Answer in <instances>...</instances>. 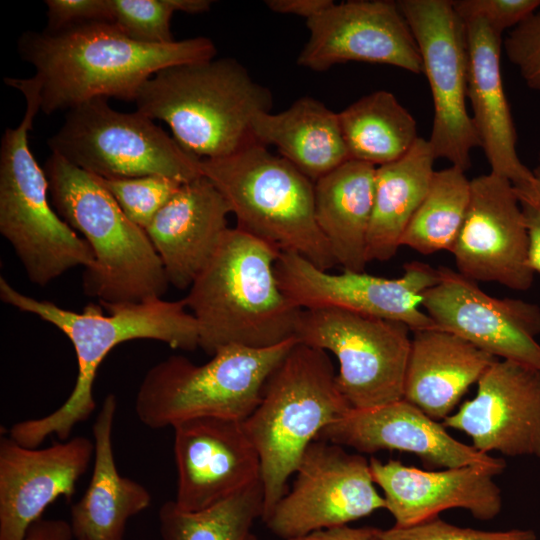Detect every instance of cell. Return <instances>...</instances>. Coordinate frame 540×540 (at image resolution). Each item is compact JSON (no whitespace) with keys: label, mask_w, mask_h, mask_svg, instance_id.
Wrapping results in <instances>:
<instances>
[{"label":"cell","mask_w":540,"mask_h":540,"mask_svg":"<svg viewBox=\"0 0 540 540\" xmlns=\"http://www.w3.org/2000/svg\"><path fill=\"white\" fill-rule=\"evenodd\" d=\"M31 64L40 111L71 110L95 98L135 101L142 85L161 69L215 58L213 41L197 36L168 44H146L107 21L87 22L49 33L26 31L18 39Z\"/></svg>","instance_id":"1"},{"label":"cell","mask_w":540,"mask_h":540,"mask_svg":"<svg viewBox=\"0 0 540 540\" xmlns=\"http://www.w3.org/2000/svg\"><path fill=\"white\" fill-rule=\"evenodd\" d=\"M1 300L16 309L36 315L59 329L73 345L77 377L66 401L52 413L17 422L9 436L18 444L37 448L49 436L68 440L72 430L86 421L96 408L93 385L97 370L117 345L136 339L166 343L174 349L194 351L199 347L197 322L183 299L138 303H88L81 312L39 300L15 289L0 278Z\"/></svg>","instance_id":"2"},{"label":"cell","mask_w":540,"mask_h":540,"mask_svg":"<svg viewBox=\"0 0 540 540\" xmlns=\"http://www.w3.org/2000/svg\"><path fill=\"white\" fill-rule=\"evenodd\" d=\"M280 253L238 227L226 230L184 298L205 353L212 356L229 345L268 348L295 339L302 309L278 282L275 264Z\"/></svg>","instance_id":"3"},{"label":"cell","mask_w":540,"mask_h":540,"mask_svg":"<svg viewBox=\"0 0 540 540\" xmlns=\"http://www.w3.org/2000/svg\"><path fill=\"white\" fill-rule=\"evenodd\" d=\"M270 90L233 58H212L165 67L135 99L136 111L165 122L173 138L199 159L231 155L257 143L252 120L270 111Z\"/></svg>","instance_id":"4"},{"label":"cell","mask_w":540,"mask_h":540,"mask_svg":"<svg viewBox=\"0 0 540 540\" xmlns=\"http://www.w3.org/2000/svg\"><path fill=\"white\" fill-rule=\"evenodd\" d=\"M44 171L56 213L94 254L83 273L85 295L99 303L162 299L170 285L146 231L134 224L96 177L51 153Z\"/></svg>","instance_id":"5"},{"label":"cell","mask_w":540,"mask_h":540,"mask_svg":"<svg viewBox=\"0 0 540 540\" xmlns=\"http://www.w3.org/2000/svg\"><path fill=\"white\" fill-rule=\"evenodd\" d=\"M350 408L328 353L296 341L267 378L259 404L243 421L261 463L264 521L287 492L307 447Z\"/></svg>","instance_id":"6"},{"label":"cell","mask_w":540,"mask_h":540,"mask_svg":"<svg viewBox=\"0 0 540 540\" xmlns=\"http://www.w3.org/2000/svg\"><path fill=\"white\" fill-rule=\"evenodd\" d=\"M4 81L24 95L26 110L1 139L0 232L27 278L44 287L74 267H91L95 258L84 238L52 209L46 173L29 147L28 133L40 111L36 87L29 78Z\"/></svg>","instance_id":"7"},{"label":"cell","mask_w":540,"mask_h":540,"mask_svg":"<svg viewBox=\"0 0 540 540\" xmlns=\"http://www.w3.org/2000/svg\"><path fill=\"white\" fill-rule=\"evenodd\" d=\"M202 176L225 198L237 227L328 271L337 265L314 211V183L259 143L201 159Z\"/></svg>","instance_id":"8"},{"label":"cell","mask_w":540,"mask_h":540,"mask_svg":"<svg viewBox=\"0 0 540 540\" xmlns=\"http://www.w3.org/2000/svg\"><path fill=\"white\" fill-rule=\"evenodd\" d=\"M268 348L229 345L204 364L172 355L145 374L135 400L139 420L160 429L194 418L244 421L260 402L265 382L295 344Z\"/></svg>","instance_id":"9"},{"label":"cell","mask_w":540,"mask_h":540,"mask_svg":"<svg viewBox=\"0 0 540 540\" xmlns=\"http://www.w3.org/2000/svg\"><path fill=\"white\" fill-rule=\"evenodd\" d=\"M47 144L52 153L106 179L157 175L184 184L202 176L201 159L154 120L137 111H116L106 98L69 110Z\"/></svg>","instance_id":"10"},{"label":"cell","mask_w":540,"mask_h":540,"mask_svg":"<svg viewBox=\"0 0 540 540\" xmlns=\"http://www.w3.org/2000/svg\"><path fill=\"white\" fill-rule=\"evenodd\" d=\"M410 331L401 322L321 307L300 311L294 337L333 353L343 397L350 408L368 409L403 399Z\"/></svg>","instance_id":"11"},{"label":"cell","mask_w":540,"mask_h":540,"mask_svg":"<svg viewBox=\"0 0 540 540\" xmlns=\"http://www.w3.org/2000/svg\"><path fill=\"white\" fill-rule=\"evenodd\" d=\"M397 4L417 42L433 99L428 142L435 159L464 171L481 147L467 111L468 48L465 24L450 0H400Z\"/></svg>","instance_id":"12"},{"label":"cell","mask_w":540,"mask_h":540,"mask_svg":"<svg viewBox=\"0 0 540 540\" xmlns=\"http://www.w3.org/2000/svg\"><path fill=\"white\" fill-rule=\"evenodd\" d=\"M290 491L264 520L281 540L347 525L386 503L375 488L369 461L343 446L317 439L305 450Z\"/></svg>","instance_id":"13"},{"label":"cell","mask_w":540,"mask_h":540,"mask_svg":"<svg viewBox=\"0 0 540 540\" xmlns=\"http://www.w3.org/2000/svg\"><path fill=\"white\" fill-rule=\"evenodd\" d=\"M281 289L300 309L340 308L401 322L411 331L437 328L421 310L424 293L438 281L437 269L413 261L399 278L343 270L332 274L303 256L281 252L275 264Z\"/></svg>","instance_id":"14"},{"label":"cell","mask_w":540,"mask_h":540,"mask_svg":"<svg viewBox=\"0 0 540 540\" xmlns=\"http://www.w3.org/2000/svg\"><path fill=\"white\" fill-rule=\"evenodd\" d=\"M423 295L422 307L437 328L454 333L496 358L540 369V307L488 295L448 267Z\"/></svg>","instance_id":"15"},{"label":"cell","mask_w":540,"mask_h":540,"mask_svg":"<svg viewBox=\"0 0 540 540\" xmlns=\"http://www.w3.org/2000/svg\"><path fill=\"white\" fill-rule=\"evenodd\" d=\"M451 253L457 272L470 280L520 291L531 287L528 231L507 178L490 172L470 180L466 216Z\"/></svg>","instance_id":"16"},{"label":"cell","mask_w":540,"mask_h":540,"mask_svg":"<svg viewBox=\"0 0 540 540\" xmlns=\"http://www.w3.org/2000/svg\"><path fill=\"white\" fill-rule=\"evenodd\" d=\"M309 38L297 64L326 71L345 62L385 64L423 73L417 42L397 1L350 0L307 20Z\"/></svg>","instance_id":"17"},{"label":"cell","mask_w":540,"mask_h":540,"mask_svg":"<svg viewBox=\"0 0 540 540\" xmlns=\"http://www.w3.org/2000/svg\"><path fill=\"white\" fill-rule=\"evenodd\" d=\"M442 424L467 434L482 453L540 458V369L497 359L474 398Z\"/></svg>","instance_id":"18"},{"label":"cell","mask_w":540,"mask_h":540,"mask_svg":"<svg viewBox=\"0 0 540 540\" xmlns=\"http://www.w3.org/2000/svg\"><path fill=\"white\" fill-rule=\"evenodd\" d=\"M172 428L177 469L174 501L179 508L205 509L261 479L259 454L242 421L200 417Z\"/></svg>","instance_id":"19"},{"label":"cell","mask_w":540,"mask_h":540,"mask_svg":"<svg viewBox=\"0 0 540 540\" xmlns=\"http://www.w3.org/2000/svg\"><path fill=\"white\" fill-rule=\"evenodd\" d=\"M318 439L361 453L409 452L432 468L477 466L496 475L505 469L503 459L456 440L442 423L405 399L368 409L349 408Z\"/></svg>","instance_id":"20"},{"label":"cell","mask_w":540,"mask_h":540,"mask_svg":"<svg viewBox=\"0 0 540 540\" xmlns=\"http://www.w3.org/2000/svg\"><path fill=\"white\" fill-rule=\"evenodd\" d=\"M94 442L77 436L45 448L0 440V540H25L57 498L70 500L94 458Z\"/></svg>","instance_id":"21"},{"label":"cell","mask_w":540,"mask_h":540,"mask_svg":"<svg viewBox=\"0 0 540 540\" xmlns=\"http://www.w3.org/2000/svg\"><path fill=\"white\" fill-rule=\"evenodd\" d=\"M374 483L384 493L395 526L414 525L447 509L462 508L478 520L495 518L502 507L501 491L493 472L477 466L427 471L398 460L369 461Z\"/></svg>","instance_id":"22"},{"label":"cell","mask_w":540,"mask_h":540,"mask_svg":"<svg viewBox=\"0 0 540 540\" xmlns=\"http://www.w3.org/2000/svg\"><path fill=\"white\" fill-rule=\"evenodd\" d=\"M229 213L223 195L204 176L182 184L157 213L145 231L169 284L189 289L228 229Z\"/></svg>","instance_id":"23"},{"label":"cell","mask_w":540,"mask_h":540,"mask_svg":"<svg viewBox=\"0 0 540 540\" xmlns=\"http://www.w3.org/2000/svg\"><path fill=\"white\" fill-rule=\"evenodd\" d=\"M465 24L468 48V89L471 116L492 173L507 178L515 187L533 179V171L516 151V129L504 91L500 58L502 36L483 20Z\"/></svg>","instance_id":"24"},{"label":"cell","mask_w":540,"mask_h":540,"mask_svg":"<svg viewBox=\"0 0 540 540\" xmlns=\"http://www.w3.org/2000/svg\"><path fill=\"white\" fill-rule=\"evenodd\" d=\"M412 332L403 399L444 420L498 358L439 328Z\"/></svg>","instance_id":"25"},{"label":"cell","mask_w":540,"mask_h":540,"mask_svg":"<svg viewBox=\"0 0 540 540\" xmlns=\"http://www.w3.org/2000/svg\"><path fill=\"white\" fill-rule=\"evenodd\" d=\"M115 395L105 397L93 425L94 461L89 485L71 507L76 540H123L128 520L148 508L151 494L142 484L120 475L113 454Z\"/></svg>","instance_id":"26"},{"label":"cell","mask_w":540,"mask_h":540,"mask_svg":"<svg viewBox=\"0 0 540 540\" xmlns=\"http://www.w3.org/2000/svg\"><path fill=\"white\" fill-rule=\"evenodd\" d=\"M376 166L347 160L314 183L317 225L337 264L363 272L373 211Z\"/></svg>","instance_id":"27"},{"label":"cell","mask_w":540,"mask_h":540,"mask_svg":"<svg viewBox=\"0 0 540 540\" xmlns=\"http://www.w3.org/2000/svg\"><path fill=\"white\" fill-rule=\"evenodd\" d=\"M251 128L257 143L275 146L312 181L349 160L338 113L312 97L299 98L279 113L258 112Z\"/></svg>","instance_id":"28"},{"label":"cell","mask_w":540,"mask_h":540,"mask_svg":"<svg viewBox=\"0 0 540 540\" xmlns=\"http://www.w3.org/2000/svg\"><path fill=\"white\" fill-rule=\"evenodd\" d=\"M435 156L419 137L401 158L376 167L373 211L367 236V260L388 261L423 201L434 173Z\"/></svg>","instance_id":"29"},{"label":"cell","mask_w":540,"mask_h":540,"mask_svg":"<svg viewBox=\"0 0 540 540\" xmlns=\"http://www.w3.org/2000/svg\"><path fill=\"white\" fill-rule=\"evenodd\" d=\"M338 119L349 159L376 167L404 156L419 138L414 117L386 90L359 98Z\"/></svg>","instance_id":"30"},{"label":"cell","mask_w":540,"mask_h":540,"mask_svg":"<svg viewBox=\"0 0 540 540\" xmlns=\"http://www.w3.org/2000/svg\"><path fill=\"white\" fill-rule=\"evenodd\" d=\"M264 513L261 479L229 498L199 511H185L175 501L159 509L163 540H257L253 525Z\"/></svg>","instance_id":"31"},{"label":"cell","mask_w":540,"mask_h":540,"mask_svg":"<svg viewBox=\"0 0 540 540\" xmlns=\"http://www.w3.org/2000/svg\"><path fill=\"white\" fill-rule=\"evenodd\" d=\"M470 199V180L460 167L434 171L428 191L407 225L400 246L420 254L451 252Z\"/></svg>","instance_id":"32"},{"label":"cell","mask_w":540,"mask_h":540,"mask_svg":"<svg viewBox=\"0 0 540 540\" xmlns=\"http://www.w3.org/2000/svg\"><path fill=\"white\" fill-rule=\"evenodd\" d=\"M95 177L125 215L144 230L182 185L157 175L115 179Z\"/></svg>","instance_id":"33"},{"label":"cell","mask_w":540,"mask_h":540,"mask_svg":"<svg viewBox=\"0 0 540 540\" xmlns=\"http://www.w3.org/2000/svg\"><path fill=\"white\" fill-rule=\"evenodd\" d=\"M176 0H110V22L130 39L146 44L174 42L171 18Z\"/></svg>","instance_id":"34"},{"label":"cell","mask_w":540,"mask_h":540,"mask_svg":"<svg viewBox=\"0 0 540 540\" xmlns=\"http://www.w3.org/2000/svg\"><path fill=\"white\" fill-rule=\"evenodd\" d=\"M381 540H537L532 530L481 531L449 524L438 517L381 530Z\"/></svg>","instance_id":"35"},{"label":"cell","mask_w":540,"mask_h":540,"mask_svg":"<svg viewBox=\"0 0 540 540\" xmlns=\"http://www.w3.org/2000/svg\"><path fill=\"white\" fill-rule=\"evenodd\" d=\"M502 47L525 84L540 92V7L508 32Z\"/></svg>","instance_id":"36"},{"label":"cell","mask_w":540,"mask_h":540,"mask_svg":"<svg viewBox=\"0 0 540 540\" xmlns=\"http://www.w3.org/2000/svg\"><path fill=\"white\" fill-rule=\"evenodd\" d=\"M452 4L462 21L481 19L502 36L535 12L540 0H456Z\"/></svg>","instance_id":"37"},{"label":"cell","mask_w":540,"mask_h":540,"mask_svg":"<svg viewBox=\"0 0 540 540\" xmlns=\"http://www.w3.org/2000/svg\"><path fill=\"white\" fill-rule=\"evenodd\" d=\"M47 26L54 33L95 21L110 22V0H46Z\"/></svg>","instance_id":"38"},{"label":"cell","mask_w":540,"mask_h":540,"mask_svg":"<svg viewBox=\"0 0 540 540\" xmlns=\"http://www.w3.org/2000/svg\"><path fill=\"white\" fill-rule=\"evenodd\" d=\"M532 171V181L515 189L528 231L530 267L540 273V165Z\"/></svg>","instance_id":"39"},{"label":"cell","mask_w":540,"mask_h":540,"mask_svg":"<svg viewBox=\"0 0 540 540\" xmlns=\"http://www.w3.org/2000/svg\"><path fill=\"white\" fill-rule=\"evenodd\" d=\"M285 540H381V529L374 527L352 528L348 525H341Z\"/></svg>","instance_id":"40"},{"label":"cell","mask_w":540,"mask_h":540,"mask_svg":"<svg viewBox=\"0 0 540 540\" xmlns=\"http://www.w3.org/2000/svg\"><path fill=\"white\" fill-rule=\"evenodd\" d=\"M332 0H267L265 5L278 14L296 15L309 20L327 10Z\"/></svg>","instance_id":"41"},{"label":"cell","mask_w":540,"mask_h":540,"mask_svg":"<svg viewBox=\"0 0 540 540\" xmlns=\"http://www.w3.org/2000/svg\"><path fill=\"white\" fill-rule=\"evenodd\" d=\"M70 523L62 519H39L27 531L25 540H71Z\"/></svg>","instance_id":"42"},{"label":"cell","mask_w":540,"mask_h":540,"mask_svg":"<svg viewBox=\"0 0 540 540\" xmlns=\"http://www.w3.org/2000/svg\"><path fill=\"white\" fill-rule=\"evenodd\" d=\"M538 165H540V155H539V164Z\"/></svg>","instance_id":"43"}]
</instances>
